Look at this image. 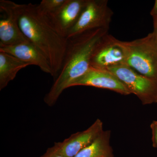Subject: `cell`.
I'll return each instance as SVG.
<instances>
[{
  "mask_svg": "<svg viewBox=\"0 0 157 157\" xmlns=\"http://www.w3.org/2000/svg\"><path fill=\"white\" fill-rule=\"evenodd\" d=\"M19 24L27 39L48 60L55 79L61 69L68 39L57 30L49 16L39 11L36 4H21Z\"/></svg>",
  "mask_w": 157,
  "mask_h": 157,
  "instance_id": "1",
  "label": "cell"
},
{
  "mask_svg": "<svg viewBox=\"0 0 157 157\" xmlns=\"http://www.w3.org/2000/svg\"><path fill=\"white\" fill-rule=\"evenodd\" d=\"M108 30L95 29L68 39L61 69L44 97L45 104L50 107L54 105L63 92L87 72L95 48Z\"/></svg>",
  "mask_w": 157,
  "mask_h": 157,
  "instance_id": "2",
  "label": "cell"
},
{
  "mask_svg": "<svg viewBox=\"0 0 157 157\" xmlns=\"http://www.w3.org/2000/svg\"><path fill=\"white\" fill-rule=\"evenodd\" d=\"M125 44L128 50L127 66L157 81V41L153 33Z\"/></svg>",
  "mask_w": 157,
  "mask_h": 157,
  "instance_id": "3",
  "label": "cell"
},
{
  "mask_svg": "<svg viewBox=\"0 0 157 157\" xmlns=\"http://www.w3.org/2000/svg\"><path fill=\"white\" fill-rule=\"evenodd\" d=\"M112 73L135 95L144 105L157 104V81L139 74L127 65L107 70Z\"/></svg>",
  "mask_w": 157,
  "mask_h": 157,
  "instance_id": "4",
  "label": "cell"
},
{
  "mask_svg": "<svg viewBox=\"0 0 157 157\" xmlns=\"http://www.w3.org/2000/svg\"><path fill=\"white\" fill-rule=\"evenodd\" d=\"M113 13L107 0H87L76 24L68 34L67 39L97 29H109Z\"/></svg>",
  "mask_w": 157,
  "mask_h": 157,
  "instance_id": "5",
  "label": "cell"
},
{
  "mask_svg": "<svg viewBox=\"0 0 157 157\" xmlns=\"http://www.w3.org/2000/svg\"><path fill=\"white\" fill-rule=\"evenodd\" d=\"M128 50L125 42L120 41L107 34L96 46L90 60L91 67L107 70L121 65H126Z\"/></svg>",
  "mask_w": 157,
  "mask_h": 157,
  "instance_id": "6",
  "label": "cell"
},
{
  "mask_svg": "<svg viewBox=\"0 0 157 157\" xmlns=\"http://www.w3.org/2000/svg\"><path fill=\"white\" fill-rule=\"evenodd\" d=\"M21 4L0 1V46H11L29 41L21 30L19 18Z\"/></svg>",
  "mask_w": 157,
  "mask_h": 157,
  "instance_id": "7",
  "label": "cell"
},
{
  "mask_svg": "<svg viewBox=\"0 0 157 157\" xmlns=\"http://www.w3.org/2000/svg\"><path fill=\"white\" fill-rule=\"evenodd\" d=\"M103 131V122L98 119L86 130L72 134L62 142H55L54 144L64 157H74L92 143Z\"/></svg>",
  "mask_w": 157,
  "mask_h": 157,
  "instance_id": "8",
  "label": "cell"
},
{
  "mask_svg": "<svg viewBox=\"0 0 157 157\" xmlns=\"http://www.w3.org/2000/svg\"><path fill=\"white\" fill-rule=\"evenodd\" d=\"M77 86H93L112 90L123 95H128L131 92L112 73L107 70L90 67L83 76L71 84L70 87Z\"/></svg>",
  "mask_w": 157,
  "mask_h": 157,
  "instance_id": "9",
  "label": "cell"
},
{
  "mask_svg": "<svg viewBox=\"0 0 157 157\" xmlns=\"http://www.w3.org/2000/svg\"><path fill=\"white\" fill-rule=\"evenodd\" d=\"M87 2V0H67L58 11L48 16L57 30L62 36L67 38Z\"/></svg>",
  "mask_w": 157,
  "mask_h": 157,
  "instance_id": "10",
  "label": "cell"
},
{
  "mask_svg": "<svg viewBox=\"0 0 157 157\" xmlns=\"http://www.w3.org/2000/svg\"><path fill=\"white\" fill-rule=\"evenodd\" d=\"M0 52L10 54L23 61L37 66L44 73L53 76L48 60L39 48L29 41L11 46H0Z\"/></svg>",
  "mask_w": 157,
  "mask_h": 157,
  "instance_id": "11",
  "label": "cell"
},
{
  "mask_svg": "<svg viewBox=\"0 0 157 157\" xmlns=\"http://www.w3.org/2000/svg\"><path fill=\"white\" fill-rule=\"evenodd\" d=\"M30 65L10 54L0 52V90L14 79L20 70Z\"/></svg>",
  "mask_w": 157,
  "mask_h": 157,
  "instance_id": "12",
  "label": "cell"
},
{
  "mask_svg": "<svg viewBox=\"0 0 157 157\" xmlns=\"http://www.w3.org/2000/svg\"><path fill=\"white\" fill-rule=\"evenodd\" d=\"M111 131H103L101 135L74 157H114L110 144Z\"/></svg>",
  "mask_w": 157,
  "mask_h": 157,
  "instance_id": "13",
  "label": "cell"
},
{
  "mask_svg": "<svg viewBox=\"0 0 157 157\" xmlns=\"http://www.w3.org/2000/svg\"><path fill=\"white\" fill-rule=\"evenodd\" d=\"M67 0H42L37 4L39 11L45 15L50 16L58 11Z\"/></svg>",
  "mask_w": 157,
  "mask_h": 157,
  "instance_id": "14",
  "label": "cell"
},
{
  "mask_svg": "<svg viewBox=\"0 0 157 157\" xmlns=\"http://www.w3.org/2000/svg\"><path fill=\"white\" fill-rule=\"evenodd\" d=\"M39 157H64L59 152L55 145L47 149L44 154Z\"/></svg>",
  "mask_w": 157,
  "mask_h": 157,
  "instance_id": "15",
  "label": "cell"
},
{
  "mask_svg": "<svg viewBox=\"0 0 157 157\" xmlns=\"http://www.w3.org/2000/svg\"><path fill=\"white\" fill-rule=\"evenodd\" d=\"M152 133V146L157 148V121H153L150 125Z\"/></svg>",
  "mask_w": 157,
  "mask_h": 157,
  "instance_id": "16",
  "label": "cell"
},
{
  "mask_svg": "<svg viewBox=\"0 0 157 157\" xmlns=\"http://www.w3.org/2000/svg\"><path fill=\"white\" fill-rule=\"evenodd\" d=\"M151 15L153 19V22L157 21V0L155 1L154 6L151 11Z\"/></svg>",
  "mask_w": 157,
  "mask_h": 157,
  "instance_id": "17",
  "label": "cell"
},
{
  "mask_svg": "<svg viewBox=\"0 0 157 157\" xmlns=\"http://www.w3.org/2000/svg\"><path fill=\"white\" fill-rule=\"evenodd\" d=\"M154 24V31L153 32L154 34L155 37L157 41V21L153 22Z\"/></svg>",
  "mask_w": 157,
  "mask_h": 157,
  "instance_id": "18",
  "label": "cell"
}]
</instances>
